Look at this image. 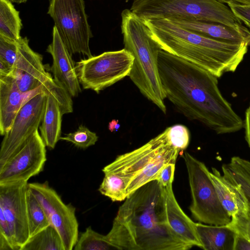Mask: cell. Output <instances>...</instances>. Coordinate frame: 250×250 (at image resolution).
<instances>
[{
	"mask_svg": "<svg viewBox=\"0 0 250 250\" xmlns=\"http://www.w3.org/2000/svg\"><path fill=\"white\" fill-rule=\"evenodd\" d=\"M223 175L242 189L250 203V161L234 156L229 163L222 166Z\"/></svg>",
	"mask_w": 250,
	"mask_h": 250,
	"instance_id": "obj_22",
	"label": "cell"
},
{
	"mask_svg": "<svg viewBox=\"0 0 250 250\" xmlns=\"http://www.w3.org/2000/svg\"><path fill=\"white\" fill-rule=\"evenodd\" d=\"M120 125L118 123V121L115 120H112L109 124L108 128L111 132L117 131Z\"/></svg>",
	"mask_w": 250,
	"mask_h": 250,
	"instance_id": "obj_41",
	"label": "cell"
},
{
	"mask_svg": "<svg viewBox=\"0 0 250 250\" xmlns=\"http://www.w3.org/2000/svg\"><path fill=\"white\" fill-rule=\"evenodd\" d=\"M18 41L0 35V60L14 66L18 53Z\"/></svg>",
	"mask_w": 250,
	"mask_h": 250,
	"instance_id": "obj_32",
	"label": "cell"
},
{
	"mask_svg": "<svg viewBox=\"0 0 250 250\" xmlns=\"http://www.w3.org/2000/svg\"><path fill=\"white\" fill-rule=\"evenodd\" d=\"M245 129V139L250 148V104L245 113V119L244 121Z\"/></svg>",
	"mask_w": 250,
	"mask_h": 250,
	"instance_id": "obj_38",
	"label": "cell"
},
{
	"mask_svg": "<svg viewBox=\"0 0 250 250\" xmlns=\"http://www.w3.org/2000/svg\"><path fill=\"white\" fill-rule=\"evenodd\" d=\"M23 93L11 75L0 76V134L10 130L20 108L31 94Z\"/></svg>",
	"mask_w": 250,
	"mask_h": 250,
	"instance_id": "obj_16",
	"label": "cell"
},
{
	"mask_svg": "<svg viewBox=\"0 0 250 250\" xmlns=\"http://www.w3.org/2000/svg\"><path fill=\"white\" fill-rule=\"evenodd\" d=\"M74 250H119L108 240L106 235L94 230L91 226L79 237L73 249Z\"/></svg>",
	"mask_w": 250,
	"mask_h": 250,
	"instance_id": "obj_27",
	"label": "cell"
},
{
	"mask_svg": "<svg viewBox=\"0 0 250 250\" xmlns=\"http://www.w3.org/2000/svg\"><path fill=\"white\" fill-rule=\"evenodd\" d=\"M13 3H16L17 4L24 3L26 2L28 0H10Z\"/></svg>",
	"mask_w": 250,
	"mask_h": 250,
	"instance_id": "obj_42",
	"label": "cell"
},
{
	"mask_svg": "<svg viewBox=\"0 0 250 250\" xmlns=\"http://www.w3.org/2000/svg\"><path fill=\"white\" fill-rule=\"evenodd\" d=\"M121 27L124 48L134 57L128 76L141 93L166 114V97L158 65L161 47L151 36L147 26L130 9L122 12Z\"/></svg>",
	"mask_w": 250,
	"mask_h": 250,
	"instance_id": "obj_4",
	"label": "cell"
},
{
	"mask_svg": "<svg viewBox=\"0 0 250 250\" xmlns=\"http://www.w3.org/2000/svg\"><path fill=\"white\" fill-rule=\"evenodd\" d=\"M27 206L30 238L50 224L43 208L29 187L27 194Z\"/></svg>",
	"mask_w": 250,
	"mask_h": 250,
	"instance_id": "obj_26",
	"label": "cell"
},
{
	"mask_svg": "<svg viewBox=\"0 0 250 250\" xmlns=\"http://www.w3.org/2000/svg\"><path fill=\"white\" fill-rule=\"evenodd\" d=\"M180 152L172 145L166 128L140 147L119 155L102 171L104 174H118L125 179L127 185L131 177L147 165L163 158L178 157Z\"/></svg>",
	"mask_w": 250,
	"mask_h": 250,
	"instance_id": "obj_11",
	"label": "cell"
},
{
	"mask_svg": "<svg viewBox=\"0 0 250 250\" xmlns=\"http://www.w3.org/2000/svg\"><path fill=\"white\" fill-rule=\"evenodd\" d=\"M227 5H250V0H218Z\"/></svg>",
	"mask_w": 250,
	"mask_h": 250,
	"instance_id": "obj_40",
	"label": "cell"
},
{
	"mask_svg": "<svg viewBox=\"0 0 250 250\" xmlns=\"http://www.w3.org/2000/svg\"><path fill=\"white\" fill-rule=\"evenodd\" d=\"M60 140L70 142L77 147L85 149L94 145L98 140V137L95 132L81 125L76 131L61 137Z\"/></svg>",
	"mask_w": 250,
	"mask_h": 250,
	"instance_id": "obj_30",
	"label": "cell"
},
{
	"mask_svg": "<svg viewBox=\"0 0 250 250\" xmlns=\"http://www.w3.org/2000/svg\"><path fill=\"white\" fill-rule=\"evenodd\" d=\"M233 250H250V241L236 233Z\"/></svg>",
	"mask_w": 250,
	"mask_h": 250,
	"instance_id": "obj_37",
	"label": "cell"
},
{
	"mask_svg": "<svg viewBox=\"0 0 250 250\" xmlns=\"http://www.w3.org/2000/svg\"><path fill=\"white\" fill-rule=\"evenodd\" d=\"M46 161V146L37 130L19 150L0 165V185L27 182L43 170Z\"/></svg>",
	"mask_w": 250,
	"mask_h": 250,
	"instance_id": "obj_12",
	"label": "cell"
},
{
	"mask_svg": "<svg viewBox=\"0 0 250 250\" xmlns=\"http://www.w3.org/2000/svg\"><path fill=\"white\" fill-rule=\"evenodd\" d=\"M0 250H16L7 221L1 210H0Z\"/></svg>",
	"mask_w": 250,
	"mask_h": 250,
	"instance_id": "obj_34",
	"label": "cell"
},
{
	"mask_svg": "<svg viewBox=\"0 0 250 250\" xmlns=\"http://www.w3.org/2000/svg\"><path fill=\"white\" fill-rule=\"evenodd\" d=\"M175 163L166 164L159 171L155 180H157L163 187L172 184L174 178Z\"/></svg>",
	"mask_w": 250,
	"mask_h": 250,
	"instance_id": "obj_35",
	"label": "cell"
},
{
	"mask_svg": "<svg viewBox=\"0 0 250 250\" xmlns=\"http://www.w3.org/2000/svg\"><path fill=\"white\" fill-rule=\"evenodd\" d=\"M130 10L141 19L213 22L233 27L242 22L218 0H133Z\"/></svg>",
	"mask_w": 250,
	"mask_h": 250,
	"instance_id": "obj_5",
	"label": "cell"
},
{
	"mask_svg": "<svg viewBox=\"0 0 250 250\" xmlns=\"http://www.w3.org/2000/svg\"><path fill=\"white\" fill-rule=\"evenodd\" d=\"M232 13L242 23L250 28V5H228Z\"/></svg>",
	"mask_w": 250,
	"mask_h": 250,
	"instance_id": "obj_36",
	"label": "cell"
},
{
	"mask_svg": "<svg viewBox=\"0 0 250 250\" xmlns=\"http://www.w3.org/2000/svg\"><path fill=\"white\" fill-rule=\"evenodd\" d=\"M170 141L174 147L180 151L188 146L190 134L188 128L182 125H175L167 128Z\"/></svg>",
	"mask_w": 250,
	"mask_h": 250,
	"instance_id": "obj_31",
	"label": "cell"
},
{
	"mask_svg": "<svg viewBox=\"0 0 250 250\" xmlns=\"http://www.w3.org/2000/svg\"><path fill=\"white\" fill-rule=\"evenodd\" d=\"M28 187L43 208L50 224L59 232L64 250H73L79 238L75 208L71 204H65L47 181L28 183Z\"/></svg>",
	"mask_w": 250,
	"mask_h": 250,
	"instance_id": "obj_10",
	"label": "cell"
},
{
	"mask_svg": "<svg viewBox=\"0 0 250 250\" xmlns=\"http://www.w3.org/2000/svg\"><path fill=\"white\" fill-rule=\"evenodd\" d=\"M141 19L162 50L200 66L217 78L234 72L248 52L245 43L210 38L168 20Z\"/></svg>",
	"mask_w": 250,
	"mask_h": 250,
	"instance_id": "obj_3",
	"label": "cell"
},
{
	"mask_svg": "<svg viewBox=\"0 0 250 250\" xmlns=\"http://www.w3.org/2000/svg\"><path fill=\"white\" fill-rule=\"evenodd\" d=\"M106 235L119 250H187L192 247L168 225L163 187L157 180L127 197Z\"/></svg>",
	"mask_w": 250,
	"mask_h": 250,
	"instance_id": "obj_2",
	"label": "cell"
},
{
	"mask_svg": "<svg viewBox=\"0 0 250 250\" xmlns=\"http://www.w3.org/2000/svg\"><path fill=\"white\" fill-rule=\"evenodd\" d=\"M46 52L51 54L53 63L50 70L54 78L66 88L72 97H77L82 90L72 55L62 40L56 27L52 30V41Z\"/></svg>",
	"mask_w": 250,
	"mask_h": 250,
	"instance_id": "obj_15",
	"label": "cell"
},
{
	"mask_svg": "<svg viewBox=\"0 0 250 250\" xmlns=\"http://www.w3.org/2000/svg\"><path fill=\"white\" fill-rule=\"evenodd\" d=\"M13 67L7 62L0 60V76L11 75Z\"/></svg>",
	"mask_w": 250,
	"mask_h": 250,
	"instance_id": "obj_39",
	"label": "cell"
},
{
	"mask_svg": "<svg viewBox=\"0 0 250 250\" xmlns=\"http://www.w3.org/2000/svg\"><path fill=\"white\" fill-rule=\"evenodd\" d=\"M125 179L113 173L104 174V177L98 190L103 195L109 198L113 202L122 201L127 198Z\"/></svg>",
	"mask_w": 250,
	"mask_h": 250,
	"instance_id": "obj_28",
	"label": "cell"
},
{
	"mask_svg": "<svg viewBox=\"0 0 250 250\" xmlns=\"http://www.w3.org/2000/svg\"><path fill=\"white\" fill-rule=\"evenodd\" d=\"M47 14L71 55L93 56L89 42L93 37L84 0H49Z\"/></svg>",
	"mask_w": 250,
	"mask_h": 250,
	"instance_id": "obj_7",
	"label": "cell"
},
{
	"mask_svg": "<svg viewBox=\"0 0 250 250\" xmlns=\"http://www.w3.org/2000/svg\"><path fill=\"white\" fill-rule=\"evenodd\" d=\"M46 102L42 125L41 136L46 146L54 149L60 140L62 116L60 106L52 94L46 93Z\"/></svg>",
	"mask_w": 250,
	"mask_h": 250,
	"instance_id": "obj_21",
	"label": "cell"
},
{
	"mask_svg": "<svg viewBox=\"0 0 250 250\" xmlns=\"http://www.w3.org/2000/svg\"><path fill=\"white\" fill-rule=\"evenodd\" d=\"M26 182L0 185V210L7 221L16 250H21L30 238Z\"/></svg>",
	"mask_w": 250,
	"mask_h": 250,
	"instance_id": "obj_13",
	"label": "cell"
},
{
	"mask_svg": "<svg viewBox=\"0 0 250 250\" xmlns=\"http://www.w3.org/2000/svg\"><path fill=\"white\" fill-rule=\"evenodd\" d=\"M10 0H0V35L18 41L22 27L20 12Z\"/></svg>",
	"mask_w": 250,
	"mask_h": 250,
	"instance_id": "obj_23",
	"label": "cell"
},
{
	"mask_svg": "<svg viewBox=\"0 0 250 250\" xmlns=\"http://www.w3.org/2000/svg\"><path fill=\"white\" fill-rule=\"evenodd\" d=\"M228 225L236 233L250 241V203L247 212L231 217Z\"/></svg>",
	"mask_w": 250,
	"mask_h": 250,
	"instance_id": "obj_33",
	"label": "cell"
},
{
	"mask_svg": "<svg viewBox=\"0 0 250 250\" xmlns=\"http://www.w3.org/2000/svg\"><path fill=\"white\" fill-rule=\"evenodd\" d=\"M133 61L132 55L124 48L81 60L76 68L83 88L98 93L128 76Z\"/></svg>",
	"mask_w": 250,
	"mask_h": 250,
	"instance_id": "obj_8",
	"label": "cell"
},
{
	"mask_svg": "<svg viewBox=\"0 0 250 250\" xmlns=\"http://www.w3.org/2000/svg\"><path fill=\"white\" fill-rule=\"evenodd\" d=\"M158 65L166 98L186 117L218 134L235 132L244 127V121L221 94L217 77L162 49Z\"/></svg>",
	"mask_w": 250,
	"mask_h": 250,
	"instance_id": "obj_1",
	"label": "cell"
},
{
	"mask_svg": "<svg viewBox=\"0 0 250 250\" xmlns=\"http://www.w3.org/2000/svg\"><path fill=\"white\" fill-rule=\"evenodd\" d=\"M42 85L45 93H50L56 100L63 115L73 112L72 96L62 84L51 76Z\"/></svg>",
	"mask_w": 250,
	"mask_h": 250,
	"instance_id": "obj_29",
	"label": "cell"
},
{
	"mask_svg": "<svg viewBox=\"0 0 250 250\" xmlns=\"http://www.w3.org/2000/svg\"><path fill=\"white\" fill-rule=\"evenodd\" d=\"M183 157L188 170L192 197L189 209L193 218L208 225L229 224L231 218L218 199L210 171L205 164L188 152Z\"/></svg>",
	"mask_w": 250,
	"mask_h": 250,
	"instance_id": "obj_6",
	"label": "cell"
},
{
	"mask_svg": "<svg viewBox=\"0 0 250 250\" xmlns=\"http://www.w3.org/2000/svg\"><path fill=\"white\" fill-rule=\"evenodd\" d=\"M46 94L42 85L31 91L4 135L0 149V165L19 150L38 128L43 119Z\"/></svg>",
	"mask_w": 250,
	"mask_h": 250,
	"instance_id": "obj_9",
	"label": "cell"
},
{
	"mask_svg": "<svg viewBox=\"0 0 250 250\" xmlns=\"http://www.w3.org/2000/svg\"><path fill=\"white\" fill-rule=\"evenodd\" d=\"M196 231L205 250H233L236 232L228 224L212 225L195 223Z\"/></svg>",
	"mask_w": 250,
	"mask_h": 250,
	"instance_id": "obj_20",
	"label": "cell"
},
{
	"mask_svg": "<svg viewBox=\"0 0 250 250\" xmlns=\"http://www.w3.org/2000/svg\"><path fill=\"white\" fill-rule=\"evenodd\" d=\"M178 157L170 156L156 160L146 166L131 177L127 185V197L138 188L155 179L161 169L168 163H175Z\"/></svg>",
	"mask_w": 250,
	"mask_h": 250,
	"instance_id": "obj_25",
	"label": "cell"
},
{
	"mask_svg": "<svg viewBox=\"0 0 250 250\" xmlns=\"http://www.w3.org/2000/svg\"><path fill=\"white\" fill-rule=\"evenodd\" d=\"M187 30L217 40L245 43L250 47V31L243 25L233 27L223 24L197 21H171Z\"/></svg>",
	"mask_w": 250,
	"mask_h": 250,
	"instance_id": "obj_18",
	"label": "cell"
},
{
	"mask_svg": "<svg viewBox=\"0 0 250 250\" xmlns=\"http://www.w3.org/2000/svg\"><path fill=\"white\" fill-rule=\"evenodd\" d=\"M172 184L163 187L167 221L173 230L184 241L193 246L202 248L194 223L183 211L173 191Z\"/></svg>",
	"mask_w": 250,
	"mask_h": 250,
	"instance_id": "obj_17",
	"label": "cell"
},
{
	"mask_svg": "<svg viewBox=\"0 0 250 250\" xmlns=\"http://www.w3.org/2000/svg\"><path fill=\"white\" fill-rule=\"evenodd\" d=\"M17 57L11 75L23 93L31 92L44 84L51 76L42 62V56L29 46L27 37L18 41Z\"/></svg>",
	"mask_w": 250,
	"mask_h": 250,
	"instance_id": "obj_14",
	"label": "cell"
},
{
	"mask_svg": "<svg viewBox=\"0 0 250 250\" xmlns=\"http://www.w3.org/2000/svg\"><path fill=\"white\" fill-rule=\"evenodd\" d=\"M210 176L222 206L231 218L246 213L249 201L241 188L214 167L212 168Z\"/></svg>",
	"mask_w": 250,
	"mask_h": 250,
	"instance_id": "obj_19",
	"label": "cell"
},
{
	"mask_svg": "<svg viewBox=\"0 0 250 250\" xmlns=\"http://www.w3.org/2000/svg\"><path fill=\"white\" fill-rule=\"evenodd\" d=\"M21 250H64L62 238L51 225L30 237Z\"/></svg>",
	"mask_w": 250,
	"mask_h": 250,
	"instance_id": "obj_24",
	"label": "cell"
}]
</instances>
